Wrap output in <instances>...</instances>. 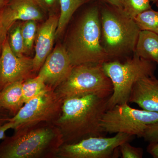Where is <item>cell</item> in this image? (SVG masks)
Returning <instances> with one entry per match:
<instances>
[{"label":"cell","mask_w":158,"mask_h":158,"mask_svg":"<svg viewBox=\"0 0 158 158\" xmlns=\"http://www.w3.org/2000/svg\"><path fill=\"white\" fill-rule=\"evenodd\" d=\"M110 97L88 94L64 100L61 114L53 123L61 131L64 144L104 137L101 121L108 110Z\"/></svg>","instance_id":"cell-1"},{"label":"cell","mask_w":158,"mask_h":158,"mask_svg":"<svg viewBox=\"0 0 158 158\" xmlns=\"http://www.w3.org/2000/svg\"><path fill=\"white\" fill-rule=\"evenodd\" d=\"M14 131L0 143V158H56L64 144L61 131L53 123H41Z\"/></svg>","instance_id":"cell-2"},{"label":"cell","mask_w":158,"mask_h":158,"mask_svg":"<svg viewBox=\"0 0 158 158\" xmlns=\"http://www.w3.org/2000/svg\"><path fill=\"white\" fill-rule=\"evenodd\" d=\"M65 47L73 66L102 64L110 61L102 45L100 9L97 6L89 8L80 18Z\"/></svg>","instance_id":"cell-3"},{"label":"cell","mask_w":158,"mask_h":158,"mask_svg":"<svg viewBox=\"0 0 158 158\" xmlns=\"http://www.w3.org/2000/svg\"><path fill=\"white\" fill-rule=\"evenodd\" d=\"M100 16L102 45L110 61L134 54L141 31L135 19L123 9L112 6L100 10Z\"/></svg>","instance_id":"cell-4"},{"label":"cell","mask_w":158,"mask_h":158,"mask_svg":"<svg viewBox=\"0 0 158 158\" xmlns=\"http://www.w3.org/2000/svg\"><path fill=\"white\" fill-rule=\"evenodd\" d=\"M102 67L113 86V93L108 101L110 109L116 105L128 103L135 83L143 77L154 76L156 64L134 53L123 62L112 60L103 63Z\"/></svg>","instance_id":"cell-5"},{"label":"cell","mask_w":158,"mask_h":158,"mask_svg":"<svg viewBox=\"0 0 158 158\" xmlns=\"http://www.w3.org/2000/svg\"><path fill=\"white\" fill-rule=\"evenodd\" d=\"M56 90L64 100L88 94L110 97L113 86L102 64H83L73 66L68 77Z\"/></svg>","instance_id":"cell-6"},{"label":"cell","mask_w":158,"mask_h":158,"mask_svg":"<svg viewBox=\"0 0 158 158\" xmlns=\"http://www.w3.org/2000/svg\"><path fill=\"white\" fill-rule=\"evenodd\" d=\"M158 122V113L139 110L128 103L116 105L103 116L101 127L105 133H124L142 138L148 125Z\"/></svg>","instance_id":"cell-7"},{"label":"cell","mask_w":158,"mask_h":158,"mask_svg":"<svg viewBox=\"0 0 158 158\" xmlns=\"http://www.w3.org/2000/svg\"><path fill=\"white\" fill-rule=\"evenodd\" d=\"M63 99L56 90L48 87L37 96L25 103L19 112L9 118L14 130L41 123H53L61 114Z\"/></svg>","instance_id":"cell-8"},{"label":"cell","mask_w":158,"mask_h":158,"mask_svg":"<svg viewBox=\"0 0 158 158\" xmlns=\"http://www.w3.org/2000/svg\"><path fill=\"white\" fill-rule=\"evenodd\" d=\"M133 136L118 133L110 138L90 137L73 143H64L59 148L56 158H110L120 144Z\"/></svg>","instance_id":"cell-9"},{"label":"cell","mask_w":158,"mask_h":158,"mask_svg":"<svg viewBox=\"0 0 158 158\" xmlns=\"http://www.w3.org/2000/svg\"><path fill=\"white\" fill-rule=\"evenodd\" d=\"M33 59L16 56L11 50L7 37L0 55V90L11 83L33 77Z\"/></svg>","instance_id":"cell-10"},{"label":"cell","mask_w":158,"mask_h":158,"mask_svg":"<svg viewBox=\"0 0 158 158\" xmlns=\"http://www.w3.org/2000/svg\"><path fill=\"white\" fill-rule=\"evenodd\" d=\"M73 67L65 46L60 44L49 55L38 75L56 90L68 77Z\"/></svg>","instance_id":"cell-11"},{"label":"cell","mask_w":158,"mask_h":158,"mask_svg":"<svg viewBox=\"0 0 158 158\" xmlns=\"http://www.w3.org/2000/svg\"><path fill=\"white\" fill-rule=\"evenodd\" d=\"M59 16L53 15L40 27L35 39V54L33 58V71H39L52 49L56 38Z\"/></svg>","instance_id":"cell-12"},{"label":"cell","mask_w":158,"mask_h":158,"mask_svg":"<svg viewBox=\"0 0 158 158\" xmlns=\"http://www.w3.org/2000/svg\"><path fill=\"white\" fill-rule=\"evenodd\" d=\"M128 102L138 105L142 110L158 113V80L153 76L143 77L135 83Z\"/></svg>","instance_id":"cell-13"},{"label":"cell","mask_w":158,"mask_h":158,"mask_svg":"<svg viewBox=\"0 0 158 158\" xmlns=\"http://www.w3.org/2000/svg\"><path fill=\"white\" fill-rule=\"evenodd\" d=\"M43 10L36 0H10L5 7L4 17L9 30L19 20H41Z\"/></svg>","instance_id":"cell-14"},{"label":"cell","mask_w":158,"mask_h":158,"mask_svg":"<svg viewBox=\"0 0 158 158\" xmlns=\"http://www.w3.org/2000/svg\"><path fill=\"white\" fill-rule=\"evenodd\" d=\"M23 81L14 82L0 90V108L11 117L16 115L24 104L22 93Z\"/></svg>","instance_id":"cell-15"},{"label":"cell","mask_w":158,"mask_h":158,"mask_svg":"<svg viewBox=\"0 0 158 158\" xmlns=\"http://www.w3.org/2000/svg\"><path fill=\"white\" fill-rule=\"evenodd\" d=\"M134 53L158 66V35L150 31H140Z\"/></svg>","instance_id":"cell-16"},{"label":"cell","mask_w":158,"mask_h":158,"mask_svg":"<svg viewBox=\"0 0 158 158\" xmlns=\"http://www.w3.org/2000/svg\"><path fill=\"white\" fill-rule=\"evenodd\" d=\"M89 1V0H59L60 13L56 32V38L62 35L75 12L82 5Z\"/></svg>","instance_id":"cell-17"},{"label":"cell","mask_w":158,"mask_h":158,"mask_svg":"<svg viewBox=\"0 0 158 158\" xmlns=\"http://www.w3.org/2000/svg\"><path fill=\"white\" fill-rule=\"evenodd\" d=\"M41 77H31L26 79L23 83L22 93L25 103L41 93L48 87Z\"/></svg>","instance_id":"cell-18"},{"label":"cell","mask_w":158,"mask_h":158,"mask_svg":"<svg viewBox=\"0 0 158 158\" xmlns=\"http://www.w3.org/2000/svg\"><path fill=\"white\" fill-rule=\"evenodd\" d=\"M141 31H150L158 35V11L151 9L142 12L135 19Z\"/></svg>","instance_id":"cell-19"},{"label":"cell","mask_w":158,"mask_h":158,"mask_svg":"<svg viewBox=\"0 0 158 158\" xmlns=\"http://www.w3.org/2000/svg\"><path fill=\"white\" fill-rule=\"evenodd\" d=\"M37 31L36 21H27L21 25L22 34L24 43L25 53H29L32 50Z\"/></svg>","instance_id":"cell-20"},{"label":"cell","mask_w":158,"mask_h":158,"mask_svg":"<svg viewBox=\"0 0 158 158\" xmlns=\"http://www.w3.org/2000/svg\"><path fill=\"white\" fill-rule=\"evenodd\" d=\"M9 41L11 50L16 56H24L25 46L22 34L21 25H16L12 29L9 37Z\"/></svg>","instance_id":"cell-21"},{"label":"cell","mask_w":158,"mask_h":158,"mask_svg":"<svg viewBox=\"0 0 158 158\" xmlns=\"http://www.w3.org/2000/svg\"><path fill=\"white\" fill-rule=\"evenodd\" d=\"M123 10L133 19L152 9L149 0H123Z\"/></svg>","instance_id":"cell-22"},{"label":"cell","mask_w":158,"mask_h":158,"mask_svg":"<svg viewBox=\"0 0 158 158\" xmlns=\"http://www.w3.org/2000/svg\"><path fill=\"white\" fill-rule=\"evenodd\" d=\"M118 148L123 158H141L143 156L142 148L132 146L129 141L120 144Z\"/></svg>","instance_id":"cell-23"},{"label":"cell","mask_w":158,"mask_h":158,"mask_svg":"<svg viewBox=\"0 0 158 158\" xmlns=\"http://www.w3.org/2000/svg\"><path fill=\"white\" fill-rule=\"evenodd\" d=\"M142 138L149 143L158 142V122L148 125Z\"/></svg>","instance_id":"cell-24"},{"label":"cell","mask_w":158,"mask_h":158,"mask_svg":"<svg viewBox=\"0 0 158 158\" xmlns=\"http://www.w3.org/2000/svg\"><path fill=\"white\" fill-rule=\"evenodd\" d=\"M0 8V55L2 52L3 44L7 38L9 30L6 26L4 17L5 7Z\"/></svg>","instance_id":"cell-25"},{"label":"cell","mask_w":158,"mask_h":158,"mask_svg":"<svg viewBox=\"0 0 158 158\" xmlns=\"http://www.w3.org/2000/svg\"><path fill=\"white\" fill-rule=\"evenodd\" d=\"M44 11H53L59 8V0H36Z\"/></svg>","instance_id":"cell-26"},{"label":"cell","mask_w":158,"mask_h":158,"mask_svg":"<svg viewBox=\"0 0 158 158\" xmlns=\"http://www.w3.org/2000/svg\"><path fill=\"white\" fill-rule=\"evenodd\" d=\"M15 127L14 123L11 121L7 122L5 124L0 126V141L6 137V133L8 130L10 129H14Z\"/></svg>","instance_id":"cell-27"},{"label":"cell","mask_w":158,"mask_h":158,"mask_svg":"<svg viewBox=\"0 0 158 158\" xmlns=\"http://www.w3.org/2000/svg\"><path fill=\"white\" fill-rule=\"evenodd\" d=\"M147 151L153 157L158 158V142L149 143Z\"/></svg>","instance_id":"cell-28"},{"label":"cell","mask_w":158,"mask_h":158,"mask_svg":"<svg viewBox=\"0 0 158 158\" xmlns=\"http://www.w3.org/2000/svg\"><path fill=\"white\" fill-rule=\"evenodd\" d=\"M11 116L8 112L0 108V126L9 122Z\"/></svg>","instance_id":"cell-29"},{"label":"cell","mask_w":158,"mask_h":158,"mask_svg":"<svg viewBox=\"0 0 158 158\" xmlns=\"http://www.w3.org/2000/svg\"><path fill=\"white\" fill-rule=\"evenodd\" d=\"M111 6L123 9V0H103Z\"/></svg>","instance_id":"cell-30"},{"label":"cell","mask_w":158,"mask_h":158,"mask_svg":"<svg viewBox=\"0 0 158 158\" xmlns=\"http://www.w3.org/2000/svg\"><path fill=\"white\" fill-rule=\"evenodd\" d=\"M10 0H0V8L6 6Z\"/></svg>","instance_id":"cell-31"},{"label":"cell","mask_w":158,"mask_h":158,"mask_svg":"<svg viewBox=\"0 0 158 158\" xmlns=\"http://www.w3.org/2000/svg\"><path fill=\"white\" fill-rule=\"evenodd\" d=\"M150 2L151 1V2H158V0H149Z\"/></svg>","instance_id":"cell-32"},{"label":"cell","mask_w":158,"mask_h":158,"mask_svg":"<svg viewBox=\"0 0 158 158\" xmlns=\"http://www.w3.org/2000/svg\"><path fill=\"white\" fill-rule=\"evenodd\" d=\"M156 4L157 7L158 8V1L156 2Z\"/></svg>","instance_id":"cell-33"}]
</instances>
